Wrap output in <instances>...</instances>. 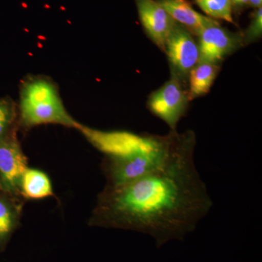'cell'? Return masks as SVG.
<instances>
[{
    "instance_id": "obj_15",
    "label": "cell",
    "mask_w": 262,
    "mask_h": 262,
    "mask_svg": "<svg viewBox=\"0 0 262 262\" xmlns=\"http://www.w3.org/2000/svg\"><path fill=\"white\" fill-rule=\"evenodd\" d=\"M262 34V9L257 8L253 15L251 24L242 36L243 42L245 45L250 44L257 40L261 37Z\"/></svg>"
},
{
    "instance_id": "obj_14",
    "label": "cell",
    "mask_w": 262,
    "mask_h": 262,
    "mask_svg": "<svg viewBox=\"0 0 262 262\" xmlns=\"http://www.w3.org/2000/svg\"><path fill=\"white\" fill-rule=\"evenodd\" d=\"M194 2L209 18L222 19L234 23L231 0H194Z\"/></svg>"
},
{
    "instance_id": "obj_5",
    "label": "cell",
    "mask_w": 262,
    "mask_h": 262,
    "mask_svg": "<svg viewBox=\"0 0 262 262\" xmlns=\"http://www.w3.org/2000/svg\"><path fill=\"white\" fill-rule=\"evenodd\" d=\"M164 52L168 56L172 74L186 82L199 61V48L192 34L177 23L169 34Z\"/></svg>"
},
{
    "instance_id": "obj_3",
    "label": "cell",
    "mask_w": 262,
    "mask_h": 262,
    "mask_svg": "<svg viewBox=\"0 0 262 262\" xmlns=\"http://www.w3.org/2000/svg\"><path fill=\"white\" fill-rule=\"evenodd\" d=\"M17 108L18 127L24 130L48 124L77 130L80 125L67 112L56 82L46 76L29 75L22 80Z\"/></svg>"
},
{
    "instance_id": "obj_11",
    "label": "cell",
    "mask_w": 262,
    "mask_h": 262,
    "mask_svg": "<svg viewBox=\"0 0 262 262\" xmlns=\"http://www.w3.org/2000/svg\"><path fill=\"white\" fill-rule=\"evenodd\" d=\"M20 196L26 200H41L54 195L49 177L42 170L27 168L20 184Z\"/></svg>"
},
{
    "instance_id": "obj_6",
    "label": "cell",
    "mask_w": 262,
    "mask_h": 262,
    "mask_svg": "<svg viewBox=\"0 0 262 262\" xmlns=\"http://www.w3.org/2000/svg\"><path fill=\"white\" fill-rule=\"evenodd\" d=\"M27 168V157L14 131L0 141V189L21 198L20 180Z\"/></svg>"
},
{
    "instance_id": "obj_1",
    "label": "cell",
    "mask_w": 262,
    "mask_h": 262,
    "mask_svg": "<svg viewBox=\"0 0 262 262\" xmlns=\"http://www.w3.org/2000/svg\"><path fill=\"white\" fill-rule=\"evenodd\" d=\"M195 146V134L187 130L182 144L160 168L126 185L104 188L89 225L148 234L158 248L183 241L213 206L196 170Z\"/></svg>"
},
{
    "instance_id": "obj_12",
    "label": "cell",
    "mask_w": 262,
    "mask_h": 262,
    "mask_svg": "<svg viewBox=\"0 0 262 262\" xmlns=\"http://www.w3.org/2000/svg\"><path fill=\"white\" fill-rule=\"evenodd\" d=\"M220 70L218 64L208 63H198L189 73V101L203 95L208 94Z\"/></svg>"
},
{
    "instance_id": "obj_7",
    "label": "cell",
    "mask_w": 262,
    "mask_h": 262,
    "mask_svg": "<svg viewBox=\"0 0 262 262\" xmlns=\"http://www.w3.org/2000/svg\"><path fill=\"white\" fill-rule=\"evenodd\" d=\"M199 61L218 64L226 56L242 46V35L222 28L218 22L206 27L200 33Z\"/></svg>"
},
{
    "instance_id": "obj_8",
    "label": "cell",
    "mask_w": 262,
    "mask_h": 262,
    "mask_svg": "<svg viewBox=\"0 0 262 262\" xmlns=\"http://www.w3.org/2000/svg\"><path fill=\"white\" fill-rule=\"evenodd\" d=\"M139 18L153 42L165 51V43L177 22L155 0H136Z\"/></svg>"
},
{
    "instance_id": "obj_17",
    "label": "cell",
    "mask_w": 262,
    "mask_h": 262,
    "mask_svg": "<svg viewBox=\"0 0 262 262\" xmlns=\"http://www.w3.org/2000/svg\"><path fill=\"white\" fill-rule=\"evenodd\" d=\"M262 4V0H249L248 1V5L252 8H261Z\"/></svg>"
},
{
    "instance_id": "obj_9",
    "label": "cell",
    "mask_w": 262,
    "mask_h": 262,
    "mask_svg": "<svg viewBox=\"0 0 262 262\" xmlns=\"http://www.w3.org/2000/svg\"><path fill=\"white\" fill-rule=\"evenodd\" d=\"M177 23L193 35L198 36L203 29L216 23L214 19L196 12L187 0H157Z\"/></svg>"
},
{
    "instance_id": "obj_10",
    "label": "cell",
    "mask_w": 262,
    "mask_h": 262,
    "mask_svg": "<svg viewBox=\"0 0 262 262\" xmlns=\"http://www.w3.org/2000/svg\"><path fill=\"white\" fill-rule=\"evenodd\" d=\"M24 200L0 189V252L20 225Z\"/></svg>"
},
{
    "instance_id": "obj_2",
    "label": "cell",
    "mask_w": 262,
    "mask_h": 262,
    "mask_svg": "<svg viewBox=\"0 0 262 262\" xmlns=\"http://www.w3.org/2000/svg\"><path fill=\"white\" fill-rule=\"evenodd\" d=\"M77 130L103 155L104 188L114 189L145 177L170 159L186 132L170 131L165 136L127 130H101L80 124Z\"/></svg>"
},
{
    "instance_id": "obj_4",
    "label": "cell",
    "mask_w": 262,
    "mask_h": 262,
    "mask_svg": "<svg viewBox=\"0 0 262 262\" xmlns=\"http://www.w3.org/2000/svg\"><path fill=\"white\" fill-rule=\"evenodd\" d=\"M182 81L173 74L171 78L150 96L147 106L155 116L165 122L170 131H177L181 119L189 106L188 91Z\"/></svg>"
},
{
    "instance_id": "obj_13",
    "label": "cell",
    "mask_w": 262,
    "mask_h": 262,
    "mask_svg": "<svg viewBox=\"0 0 262 262\" xmlns=\"http://www.w3.org/2000/svg\"><path fill=\"white\" fill-rule=\"evenodd\" d=\"M18 128V108L11 98H0V141Z\"/></svg>"
},
{
    "instance_id": "obj_16",
    "label": "cell",
    "mask_w": 262,
    "mask_h": 262,
    "mask_svg": "<svg viewBox=\"0 0 262 262\" xmlns=\"http://www.w3.org/2000/svg\"><path fill=\"white\" fill-rule=\"evenodd\" d=\"M248 1L249 0H231L232 7L239 8H243L245 5H248Z\"/></svg>"
}]
</instances>
